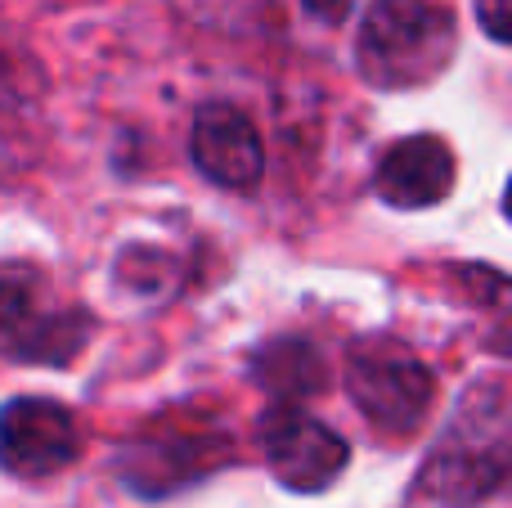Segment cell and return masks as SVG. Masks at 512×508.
Wrapping results in <instances>:
<instances>
[{"instance_id": "6da1fadb", "label": "cell", "mask_w": 512, "mask_h": 508, "mask_svg": "<svg viewBox=\"0 0 512 508\" xmlns=\"http://www.w3.org/2000/svg\"><path fill=\"white\" fill-rule=\"evenodd\" d=\"M459 23L445 0H378L360 23V72L373 86H423L454 59Z\"/></svg>"}, {"instance_id": "7a4b0ae2", "label": "cell", "mask_w": 512, "mask_h": 508, "mask_svg": "<svg viewBox=\"0 0 512 508\" xmlns=\"http://www.w3.org/2000/svg\"><path fill=\"white\" fill-rule=\"evenodd\" d=\"M346 392L360 405V414L382 432H414L432 405V374L414 351L396 342H364L351 351Z\"/></svg>"}, {"instance_id": "3957f363", "label": "cell", "mask_w": 512, "mask_h": 508, "mask_svg": "<svg viewBox=\"0 0 512 508\" xmlns=\"http://www.w3.org/2000/svg\"><path fill=\"white\" fill-rule=\"evenodd\" d=\"M265 464L292 491H324L346 468V441L301 410H274L261 423Z\"/></svg>"}, {"instance_id": "277c9868", "label": "cell", "mask_w": 512, "mask_h": 508, "mask_svg": "<svg viewBox=\"0 0 512 508\" xmlns=\"http://www.w3.org/2000/svg\"><path fill=\"white\" fill-rule=\"evenodd\" d=\"M81 450L77 423L63 405L23 396L5 410V468L18 477H50L68 468Z\"/></svg>"}, {"instance_id": "5b68a950", "label": "cell", "mask_w": 512, "mask_h": 508, "mask_svg": "<svg viewBox=\"0 0 512 508\" xmlns=\"http://www.w3.org/2000/svg\"><path fill=\"white\" fill-rule=\"evenodd\" d=\"M194 162L225 189H252L265 171L261 135L234 104H207L194 117Z\"/></svg>"}, {"instance_id": "8992f818", "label": "cell", "mask_w": 512, "mask_h": 508, "mask_svg": "<svg viewBox=\"0 0 512 508\" xmlns=\"http://www.w3.org/2000/svg\"><path fill=\"white\" fill-rule=\"evenodd\" d=\"M454 158L432 135H409L391 144L378 162V194L391 207H432L450 194Z\"/></svg>"}, {"instance_id": "52a82bcc", "label": "cell", "mask_w": 512, "mask_h": 508, "mask_svg": "<svg viewBox=\"0 0 512 508\" xmlns=\"http://www.w3.org/2000/svg\"><path fill=\"white\" fill-rule=\"evenodd\" d=\"M256 378H261L274 396H288V401H297V396H315L319 387L328 383L319 356L297 338L265 347L261 356H256Z\"/></svg>"}, {"instance_id": "ba28073f", "label": "cell", "mask_w": 512, "mask_h": 508, "mask_svg": "<svg viewBox=\"0 0 512 508\" xmlns=\"http://www.w3.org/2000/svg\"><path fill=\"white\" fill-rule=\"evenodd\" d=\"M468 275L481 284L477 302L490 320V347L512 356V279H495L486 270H468Z\"/></svg>"}, {"instance_id": "9c48e42d", "label": "cell", "mask_w": 512, "mask_h": 508, "mask_svg": "<svg viewBox=\"0 0 512 508\" xmlns=\"http://www.w3.org/2000/svg\"><path fill=\"white\" fill-rule=\"evenodd\" d=\"M477 23L486 36L512 45V0H477Z\"/></svg>"}, {"instance_id": "30bf717a", "label": "cell", "mask_w": 512, "mask_h": 508, "mask_svg": "<svg viewBox=\"0 0 512 508\" xmlns=\"http://www.w3.org/2000/svg\"><path fill=\"white\" fill-rule=\"evenodd\" d=\"M301 5H306L315 18H324V23H337V18L351 14L355 0H301Z\"/></svg>"}, {"instance_id": "8fae6325", "label": "cell", "mask_w": 512, "mask_h": 508, "mask_svg": "<svg viewBox=\"0 0 512 508\" xmlns=\"http://www.w3.org/2000/svg\"><path fill=\"white\" fill-rule=\"evenodd\" d=\"M504 207H508V221H512V180H508V194H504Z\"/></svg>"}]
</instances>
